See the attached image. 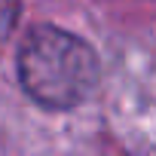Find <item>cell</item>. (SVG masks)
I'll use <instances>...</instances> for the list:
<instances>
[{"instance_id":"obj_1","label":"cell","mask_w":156,"mask_h":156,"mask_svg":"<svg viewBox=\"0 0 156 156\" xmlns=\"http://www.w3.org/2000/svg\"><path fill=\"white\" fill-rule=\"evenodd\" d=\"M16 73L25 95L52 113L80 107L101 86V61L92 43L49 22L25 31L16 52Z\"/></svg>"}]
</instances>
